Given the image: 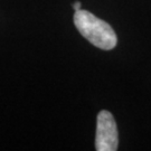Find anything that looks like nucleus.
I'll use <instances>...</instances> for the list:
<instances>
[{"mask_svg": "<svg viewBox=\"0 0 151 151\" xmlns=\"http://www.w3.org/2000/svg\"><path fill=\"white\" fill-rule=\"evenodd\" d=\"M74 25L82 36L97 48L111 50L116 46L118 37L113 28L90 11L82 9L76 11L74 15Z\"/></svg>", "mask_w": 151, "mask_h": 151, "instance_id": "f257e3e1", "label": "nucleus"}, {"mask_svg": "<svg viewBox=\"0 0 151 151\" xmlns=\"http://www.w3.org/2000/svg\"><path fill=\"white\" fill-rule=\"evenodd\" d=\"M119 146L118 127L113 115L106 110L97 114L95 149L97 151H115Z\"/></svg>", "mask_w": 151, "mask_h": 151, "instance_id": "f03ea898", "label": "nucleus"}, {"mask_svg": "<svg viewBox=\"0 0 151 151\" xmlns=\"http://www.w3.org/2000/svg\"><path fill=\"white\" fill-rule=\"evenodd\" d=\"M81 2L80 1H75L74 4H73V8H74V10L77 11V10H80L81 9Z\"/></svg>", "mask_w": 151, "mask_h": 151, "instance_id": "7ed1b4c3", "label": "nucleus"}]
</instances>
